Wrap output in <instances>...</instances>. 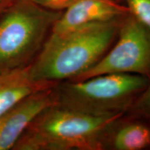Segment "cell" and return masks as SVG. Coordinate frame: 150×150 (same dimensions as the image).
Here are the masks:
<instances>
[{
  "label": "cell",
  "mask_w": 150,
  "mask_h": 150,
  "mask_svg": "<svg viewBox=\"0 0 150 150\" xmlns=\"http://www.w3.org/2000/svg\"><path fill=\"white\" fill-rule=\"evenodd\" d=\"M131 108L138 115L150 120V79L147 86L137 97Z\"/></svg>",
  "instance_id": "11"
},
{
  "label": "cell",
  "mask_w": 150,
  "mask_h": 150,
  "mask_svg": "<svg viewBox=\"0 0 150 150\" xmlns=\"http://www.w3.org/2000/svg\"><path fill=\"white\" fill-rule=\"evenodd\" d=\"M13 0H0V15L5 10Z\"/></svg>",
  "instance_id": "13"
},
{
  "label": "cell",
  "mask_w": 150,
  "mask_h": 150,
  "mask_svg": "<svg viewBox=\"0 0 150 150\" xmlns=\"http://www.w3.org/2000/svg\"><path fill=\"white\" fill-rule=\"evenodd\" d=\"M121 20L86 24L63 34L50 33L29 65L30 76L35 81L59 83L86 72L115 42Z\"/></svg>",
  "instance_id": "1"
},
{
  "label": "cell",
  "mask_w": 150,
  "mask_h": 150,
  "mask_svg": "<svg viewBox=\"0 0 150 150\" xmlns=\"http://www.w3.org/2000/svg\"><path fill=\"white\" fill-rule=\"evenodd\" d=\"M123 115L95 116L54 104L33 120L12 150L104 149Z\"/></svg>",
  "instance_id": "2"
},
{
  "label": "cell",
  "mask_w": 150,
  "mask_h": 150,
  "mask_svg": "<svg viewBox=\"0 0 150 150\" xmlns=\"http://www.w3.org/2000/svg\"><path fill=\"white\" fill-rule=\"evenodd\" d=\"M61 14L29 0H13L0 15V72L29 66Z\"/></svg>",
  "instance_id": "3"
},
{
  "label": "cell",
  "mask_w": 150,
  "mask_h": 150,
  "mask_svg": "<svg viewBox=\"0 0 150 150\" xmlns=\"http://www.w3.org/2000/svg\"><path fill=\"white\" fill-rule=\"evenodd\" d=\"M108 135L106 147L114 150H142L150 147V127L138 121L119 123Z\"/></svg>",
  "instance_id": "9"
},
{
  "label": "cell",
  "mask_w": 150,
  "mask_h": 150,
  "mask_svg": "<svg viewBox=\"0 0 150 150\" xmlns=\"http://www.w3.org/2000/svg\"><path fill=\"white\" fill-rule=\"evenodd\" d=\"M129 14L150 31V0H126Z\"/></svg>",
  "instance_id": "10"
},
{
  "label": "cell",
  "mask_w": 150,
  "mask_h": 150,
  "mask_svg": "<svg viewBox=\"0 0 150 150\" xmlns=\"http://www.w3.org/2000/svg\"><path fill=\"white\" fill-rule=\"evenodd\" d=\"M129 13L127 6L115 0H76L61 13L51 33L63 34L86 24L120 20Z\"/></svg>",
  "instance_id": "7"
},
{
  "label": "cell",
  "mask_w": 150,
  "mask_h": 150,
  "mask_svg": "<svg viewBox=\"0 0 150 150\" xmlns=\"http://www.w3.org/2000/svg\"><path fill=\"white\" fill-rule=\"evenodd\" d=\"M149 81L142 75L122 73L63 81L54 87L56 104L95 116L124 114Z\"/></svg>",
  "instance_id": "4"
},
{
  "label": "cell",
  "mask_w": 150,
  "mask_h": 150,
  "mask_svg": "<svg viewBox=\"0 0 150 150\" xmlns=\"http://www.w3.org/2000/svg\"><path fill=\"white\" fill-rule=\"evenodd\" d=\"M116 41L93 67L72 81L103 74L122 73L150 79V31L131 14L122 18Z\"/></svg>",
  "instance_id": "5"
},
{
  "label": "cell",
  "mask_w": 150,
  "mask_h": 150,
  "mask_svg": "<svg viewBox=\"0 0 150 150\" xmlns=\"http://www.w3.org/2000/svg\"><path fill=\"white\" fill-rule=\"evenodd\" d=\"M35 4L48 10L64 11L76 0H29Z\"/></svg>",
  "instance_id": "12"
},
{
  "label": "cell",
  "mask_w": 150,
  "mask_h": 150,
  "mask_svg": "<svg viewBox=\"0 0 150 150\" xmlns=\"http://www.w3.org/2000/svg\"><path fill=\"white\" fill-rule=\"evenodd\" d=\"M54 87L28 95L0 116V150L13 149L33 120L42 110L56 104Z\"/></svg>",
  "instance_id": "6"
},
{
  "label": "cell",
  "mask_w": 150,
  "mask_h": 150,
  "mask_svg": "<svg viewBox=\"0 0 150 150\" xmlns=\"http://www.w3.org/2000/svg\"><path fill=\"white\" fill-rule=\"evenodd\" d=\"M56 84L33 80L29 66L0 72V116L28 95Z\"/></svg>",
  "instance_id": "8"
}]
</instances>
